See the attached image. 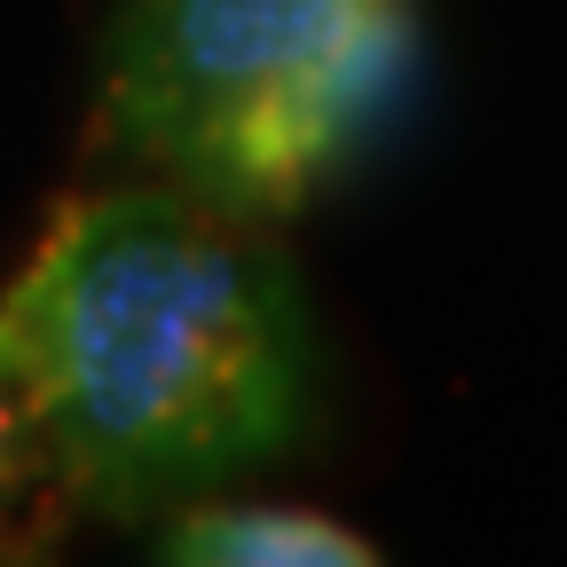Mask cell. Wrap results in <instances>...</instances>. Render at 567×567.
<instances>
[{
  "mask_svg": "<svg viewBox=\"0 0 567 567\" xmlns=\"http://www.w3.org/2000/svg\"><path fill=\"white\" fill-rule=\"evenodd\" d=\"M9 339L71 520L151 528L316 442V323L276 221L111 166L63 197Z\"/></svg>",
  "mask_w": 567,
  "mask_h": 567,
  "instance_id": "1",
  "label": "cell"
},
{
  "mask_svg": "<svg viewBox=\"0 0 567 567\" xmlns=\"http://www.w3.org/2000/svg\"><path fill=\"white\" fill-rule=\"evenodd\" d=\"M417 0H111L95 142L245 221H292L394 111Z\"/></svg>",
  "mask_w": 567,
  "mask_h": 567,
  "instance_id": "2",
  "label": "cell"
},
{
  "mask_svg": "<svg viewBox=\"0 0 567 567\" xmlns=\"http://www.w3.org/2000/svg\"><path fill=\"white\" fill-rule=\"evenodd\" d=\"M151 551L158 559H189V567H371L379 544L354 536L331 513L308 505H260V496H189L166 520H151Z\"/></svg>",
  "mask_w": 567,
  "mask_h": 567,
  "instance_id": "3",
  "label": "cell"
},
{
  "mask_svg": "<svg viewBox=\"0 0 567 567\" xmlns=\"http://www.w3.org/2000/svg\"><path fill=\"white\" fill-rule=\"evenodd\" d=\"M63 520H71V505L55 488L40 417H32V394H24V371H17L9 339H0V559L48 551Z\"/></svg>",
  "mask_w": 567,
  "mask_h": 567,
  "instance_id": "4",
  "label": "cell"
}]
</instances>
